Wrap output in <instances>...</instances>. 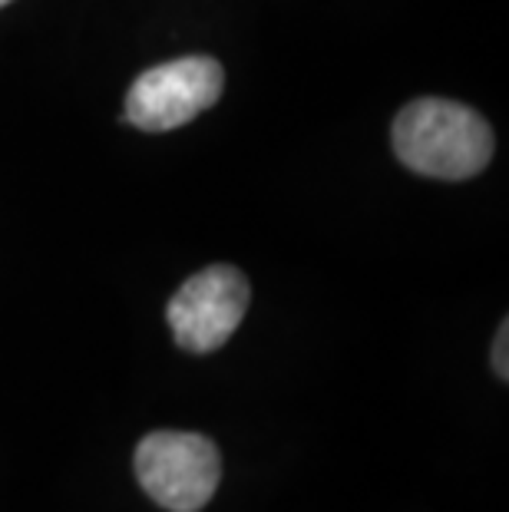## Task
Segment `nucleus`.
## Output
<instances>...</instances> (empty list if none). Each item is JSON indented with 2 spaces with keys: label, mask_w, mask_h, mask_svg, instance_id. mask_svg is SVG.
Masks as SVG:
<instances>
[{
  "label": "nucleus",
  "mask_w": 509,
  "mask_h": 512,
  "mask_svg": "<svg viewBox=\"0 0 509 512\" xmlns=\"http://www.w3.org/2000/svg\"><path fill=\"white\" fill-rule=\"evenodd\" d=\"M4 4H10V0H0V7H4Z\"/></svg>",
  "instance_id": "6"
},
{
  "label": "nucleus",
  "mask_w": 509,
  "mask_h": 512,
  "mask_svg": "<svg viewBox=\"0 0 509 512\" xmlns=\"http://www.w3.org/2000/svg\"><path fill=\"white\" fill-rule=\"evenodd\" d=\"M394 149L407 169L430 179H470L493 159L490 123L463 103L414 100L394 119Z\"/></svg>",
  "instance_id": "1"
},
{
  "label": "nucleus",
  "mask_w": 509,
  "mask_h": 512,
  "mask_svg": "<svg viewBox=\"0 0 509 512\" xmlns=\"http://www.w3.org/2000/svg\"><path fill=\"white\" fill-rule=\"evenodd\" d=\"M225 70L212 57H182L146 70L126 93V119L143 133H169L219 103Z\"/></svg>",
  "instance_id": "3"
},
{
  "label": "nucleus",
  "mask_w": 509,
  "mask_h": 512,
  "mask_svg": "<svg viewBox=\"0 0 509 512\" xmlns=\"http://www.w3.org/2000/svg\"><path fill=\"white\" fill-rule=\"evenodd\" d=\"M252 288L232 265H209L172 294L166 318L176 344L192 354H212L242 324Z\"/></svg>",
  "instance_id": "4"
},
{
  "label": "nucleus",
  "mask_w": 509,
  "mask_h": 512,
  "mask_svg": "<svg viewBox=\"0 0 509 512\" xmlns=\"http://www.w3.org/2000/svg\"><path fill=\"white\" fill-rule=\"evenodd\" d=\"M136 479L156 506L169 512H199L219 489V446L202 433L156 430L136 446Z\"/></svg>",
  "instance_id": "2"
},
{
  "label": "nucleus",
  "mask_w": 509,
  "mask_h": 512,
  "mask_svg": "<svg viewBox=\"0 0 509 512\" xmlns=\"http://www.w3.org/2000/svg\"><path fill=\"white\" fill-rule=\"evenodd\" d=\"M506 347H509V324L503 321V324H500V334H496V344H493V367H496V374H500V380L509 377Z\"/></svg>",
  "instance_id": "5"
}]
</instances>
